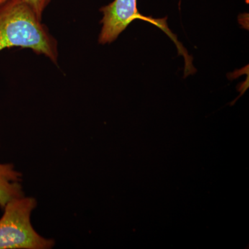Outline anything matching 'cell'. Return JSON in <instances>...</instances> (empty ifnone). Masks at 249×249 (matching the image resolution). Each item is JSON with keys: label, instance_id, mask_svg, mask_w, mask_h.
<instances>
[{"label": "cell", "instance_id": "277c9868", "mask_svg": "<svg viewBox=\"0 0 249 249\" xmlns=\"http://www.w3.org/2000/svg\"><path fill=\"white\" fill-rule=\"evenodd\" d=\"M22 174L13 163H0V208L4 209L12 199L24 196Z\"/></svg>", "mask_w": 249, "mask_h": 249}, {"label": "cell", "instance_id": "6da1fadb", "mask_svg": "<svg viewBox=\"0 0 249 249\" xmlns=\"http://www.w3.org/2000/svg\"><path fill=\"white\" fill-rule=\"evenodd\" d=\"M21 47L58 63V42L24 0H8L0 6V52Z\"/></svg>", "mask_w": 249, "mask_h": 249}, {"label": "cell", "instance_id": "3957f363", "mask_svg": "<svg viewBox=\"0 0 249 249\" xmlns=\"http://www.w3.org/2000/svg\"><path fill=\"white\" fill-rule=\"evenodd\" d=\"M100 11L103 14L102 29L98 37V42L101 45L114 42L134 19H144L154 24L163 20L142 16L137 9V0H114L101 7Z\"/></svg>", "mask_w": 249, "mask_h": 249}, {"label": "cell", "instance_id": "8992f818", "mask_svg": "<svg viewBox=\"0 0 249 249\" xmlns=\"http://www.w3.org/2000/svg\"><path fill=\"white\" fill-rule=\"evenodd\" d=\"M8 0H0V6H1V5H2L3 4H4L5 2H6V1H7Z\"/></svg>", "mask_w": 249, "mask_h": 249}, {"label": "cell", "instance_id": "5b68a950", "mask_svg": "<svg viewBox=\"0 0 249 249\" xmlns=\"http://www.w3.org/2000/svg\"><path fill=\"white\" fill-rule=\"evenodd\" d=\"M42 20V15L52 0H24Z\"/></svg>", "mask_w": 249, "mask_h": 249}, {"label": "cell", "instance_id": "7a4b0ae2", "mask_svg": "<svg viewBox=\"0 0 249 249\" xmlns=\"http://www.w3.org/2000/svg\"><path fill=\"white\" fill-rule=\"evenodd\" d=\"M37 204L36 198L25 196L6 204L0 218V249L53 248L55 241L40 235L31 223Z\"/></svg>", "mask_w": 249, "mask_h": 249}]
</instances>
